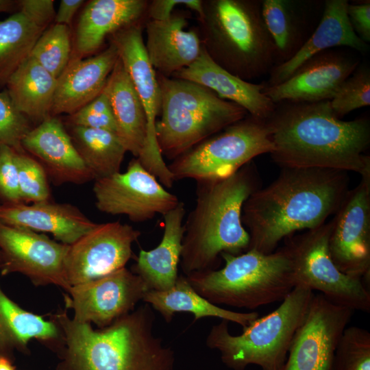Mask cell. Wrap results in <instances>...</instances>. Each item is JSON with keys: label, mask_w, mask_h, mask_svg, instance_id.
<instances>
[{"label": "cell", "mask_w": 370, "mask_h": 370, "mask_svg": "<svg viewBox=\"0 0 370 370\" xmlns=\"http://www.w3.org/2000/svg\"><path fill=\"white\" fill-rule=\"evenodd\" d=\"M274 149L272 160L282 168H319L361 176L370 175L367 117L343 121L330 101L275 103L265 120Z\"/></svg>", "instance_id": "6da1fadb"}, {"label": "cell", "mask_w": 370, "mask_h": 370, "mask_svg": "<svg viewBox=\"0 0 370 370\" xmlns=\"http://www.w3.org/2000/svg\"><path fill=\"white\" fill-rule=\"evenodd\" d=\"M348 184L345 171L282 168L273 182L244 203L241 218L249 235L248 249L270 254L295 232L322 225L339 208Z\"/></svg>", "instance_id": "7a4b0ae2"}, {"label": "cell", "mask_w": 370, "mask_h": 370, "mask_svg": "<svg viewBox=\"0 0 370 370\" xmlns=\"http://www.w3.org/2000/svg\"><path fill=\"white\" fill-rule=\"evenodd\" d=\"M51 319L63 336L56 370H175L174 351L154 334L155 314L148 304L99 330L64 310Z\"/></svg>", "instance_id": "3957f363"}, {"label": "cell", "mask_w": 370, "mask_h": 370, "mask_svg": "<svg viewBox=\"0 0 370 370\" xmlns=\"http://www.w3.org/2000/svg\"><path fill=\"white\" fill-rule=\"evenodd\" d=\"M259 180L250 162L227 177L196 181L195 204L183 224L180 265L185 275L217 269L222 253L239 255L248 249L242 210L260 188Z\"/></svg>", "instance_id": "277c9868"}, {"label": "cell", "mask_w": 370, "mask_h": 370, "mask_svg": "<svg viewBox=\"0 0 370 370\" xmlns=\"http://www.w3.org/2000/svg\"><path fill=\"white\" fill-rule=\"evenodd\" d=\"M201 44L221 67L247 82L270 72L275 48L254 0H205L198 18Z\"/></svg>", "instance_id": "5b68a950"}, {"label": "cell", "mask_w": 370, "mask_h": 370, "mask_svg": "<svg viewBox=\"0 0 370 370\" xmlns=\"http://www.w3.org/2000/svg\"><path fill=\"white\" fill-rule=\"evenodd\" d=\"M221 256L223 268L185 275L198 294L215 305L253 310L282 301L296 286L286 245L270 254L249 249Z\"/></svg>", "instance_id": "8992f818"}, {"label": "cell", "mask_w": 370, "mask_h": 370, "mask_svg": "<svg viewBox=\"0 0 370 370\" xmlns=\"http://www.w3.org/2000/svg\"><path fill=\"white\" fill-rule=\"evenodd\" d=\"M160 118L156 125L160 153L174 160L199 143L248 115L197 83L158 74Z\"/></svg>", "instance_id": "52a82bcc"}, {"label": "cell", "mask_w": 370, "mask_h": 370, "mask_svg": "<svg viewBox=\"0 0 370 370\" xmlns=\"http://www.w3.org/2000/svg\"><path fill=\"white\" fill-rule=\"evenodd\" d=\"M314 295L309 288L297 285L275 310L256 319L240 335L230 333L225 320L213 325L206 344L219 351L222 362L231 369L255 365L262 370H280Z\"/></svg>", "instance_id": "ba28073f"}, {"label": "cell", "mask_w": 370, "mask_h": 370, "mask_svg": "<svg viewBox=\"0 0 370 370\" xmlns=\"http://www.w3.org/2000/svg\"><path fill=\"white\" fill-rule=\"evenodd\" d=\"M274 149L265 120L247 115L206 138L167 165L175 181L227 177Z\"/></svg>", "instance_id": "9c48e42d"}, {"label": "cell", "mask_w": 370, "mask_h": 370, "mask_svg": "<svg viewBox=\"0 0 370 370\" xmlns=\"http://www.w3.org/2000/svg\"><path fill=\"white\" fill-rule=\"evenodd\" d=\"M330 221L288 241L297 285L319 291L326 299L353 310L370 312V291L366 282L342 273L328 248Z\"/></svg>", "instance_id": "30bf717a"}, {"label": "cell", "mask_w": 370, "mask_h": 370, "mask_svg": "<svg viewBox=\"0 0 370 370\" xmlns=\"http://www.w3.org/2000/svg\"><path fill=\"white\" fill-rule=\"evenodd\" d=\"M110 42L117 50L119 58L130 77L146 115V142L137 158L163 186L171 188L175 180L160 153L156 134L160 111V90L157 73L145 51L140 25L136 23L119 30L110 36Z\"/></svg>", "instance_id": "8fae6325"}, {"label": "cell", "mask_w": 370, "mask_h": 370, "mask_svg": "<svg viewBox=\"0 0 370 370\" xmlns=\"http://www.w3.org/2000/svg\"><path fill=\"white\" fill-rule=\"evenodd\" d=\"M93 193L99 211L124 214L136 223L152 219L157 214L164 215L180 202L137 158L130 162L125 172L96 180Z\"/></svg>", "instance_id": "7c38bea8"}, {"label": "cell", "mask_w": 370, "mask_h": 370, "mask_svg": "<svg viewBox=\"0 0 370 370\" xmlns=\"http://www.w3.org/2000/svg\"><path fill=\"white\" fill-rule=\"evenodd\" d=\"M330 221L328 248L343 273L370 281V175L349 190Z\"/></svg>", "instance_id": "4fadbf2b"}, {"label": "cell", "mask_w": 370, "mask_h": 370, "mask_svg": "<svg viewBox=\"0 0 370 370\" xmlns=\"http://www.w3.org/2000/svg\"><path fill=\"white\" fill-rule=\"evenodd\" d=\"M69 246L0 221L1 273H18L35 286L53 284L67 291L71 286L65 278L64 259Z\"/></svg>", "instance_id": "5bb4252c"}, {"label": "cell", "mask_w": 370, "mask_h": 370, "mask_svg": "<svg viewBox=\"0 0 370 370\" xmlns=\"http://www.w3.org/2000/svg\"><path fill=\"white\" fill-rule=\"evenodd\" d=\"M140 234L119 221L97 223L69 246L64 259L69 285L86 283L125 267L132 256V245Z\"/></svg>", "instance_id": "9a60e30c"}, {"label": "cell", "mask_w": 370, "mask_h": 370, "mask_svg": "<svg viewBox=\"0 0 370 370\" xmlns=\"http://www.w3.org/2000/svg\"><path fill=\"white\" fill-rule=\"evenodd\" d=\"M354 312L314 295L280 370H333L338 342Z\"/></svg>", "instance_id": "2e32d148"}, {"label": "cell", "mask_w": 370, "mask_h": 370, "mask_svg": "<svg viewBox=\"0 0 370 370\" xmlns=\"http://www.w3.org/2000/svg\"><path fill=\"white\" fill-rule=\"evenodd\" d=\"M136 273L123 267L90 282L72 286L64 296L73 319L104 328L134 310L149 291Z\"/></svg>", "instance_id": "e0dca14e"}, {"label": "cell", "mask_w": 370, "mask_h": 370, "mask_svg": "<svg viewBox=\"0 0 370 370\" xmlns=\"http://www.w3.org/2000/svg\"><path fill=\"white\" fill-rule=\"evenodd\" d=\"M358 66L356 58L329 49L306 61L284 82L264 86L263 91L274 103L330 101Z\"/></svg>", "instance_id": "ac0fdd59"}, {"label": "cell", "mask_w": 370, "mask_h": 370, "mask_svg": "<svg viewBox=\"0 0 370 370\" xmlns=\"http://www.w3.org/2000/svg\"><path fill=\"white\" fill-rule=\"evenodd\" d=\"M22 146L56 185L82 184L95 180L62 123L55 117L49 116L32 129L23 139Z\"/></svg>", "instance_id": "d6986e66"}, {"label": "cell", "mask_w": 370, "mask_h": 370, "mask_svg": "<svg viewBox=\"0 0 370 370\" xmlns=\"http://www.w3.org/2000/svg\"><path fill=\"white\" fill-rule=\"evenodd\" d=\"M186 12H173L163 21L149 20L146 24L145 48L158 74L172 77L200 56L202 44L198 29H187Z\"/></svg>", "instance_id": "ffe728a7"}, {"label": "cell", "mask_w": 370, "mask_h": 370, "mask_svg": "<svg viewBox=\"0 0 370 370\" xmlns=\"http://www.w3.org/2000/svg\"><path fill=\"white\" fill-rule=\"evenodd\" d=\"M119 56L115 46L86 59L72 57L57 78L51 112L70 115L87 105L103 91Z\"/></svg>", "instance_id": "44dd1931"}, {"label": "cell", "mask_w": 370, "mask_h": 370, "mask_svg": "<svg viewBox=\"0 0 370 370\" xmlns=\"http://www.w3.org/2000/svg\"><path fill=\"white\" fill-rule=\"evenodd\" d=\"M347 0H327L320 22L312 34L287 61L274 65L265 86H272L286 80L306 61L317 54L336 47H348L366 52L368 45L353 30L347 14Z\"/></svg>", "instance_id": "7402d4cb"}, {"label": "cell", "mask_w": 370, "mask_h": 370, "mask_svg": "<svg viewBox=\"0 0 370 370\" xmlns=\"http://www.w3.org/2000/svg\"><path fill=\"white\" fill-rule=\"evenodd\" d=\"M0 221L34 232L49 233L58 242L71 245L97 225L70 204L43 201L3 203Z\"/></svg>", "instance_id": "603a6c76"}, {"label": "cell", "mask_w": 370, "mask_h": 370, "mask_svg": "<svg viewBox=\"0 0 370 370\" xmlns=\"http://www.w3.org/2000/svg\"><path fill=\"white\" fill-rule=\"evenodd\" d=\"M172 77L201 84L258 119L267 120L275 107L264 94V84H254L227 71L210 58L204 47L194 62Z\"/></svg>", "instance_id": "cb8c5ba5"}, {"label": "cell", "mask_w": 370, "mask_h": 370, "mask_svg": "<svg viewBox=\"0 0 370 370\" xmlns=\"http://www.w3.org/2000/svg\"><path fill=\"white\" fill-rule=\"evenodd\" d=\"M148 1L92 0L82 12L77 27L75 56L82 58L98 50L108 36L138 23Z\"/></svg>", "instance_id": "d4e9b609"}, {"label": "cell", "mask_w": 370, "mask_h": 370, "mask_svg": "<svg viewBox=\"0 0 370 370\" xmlns=\"http://www.w3.org/2000/svg\"><path fill=\"white\" fill-rule=\"evenodd\" d=\"M183 202L164 214V233L159 245L153 249H140L132 271L144 281L149 291H166L175 284L180 262L184 236Z\"/></svg>", "instance_id": "484cf974"}, {"label": "cell", "mask_w": 370, "mask_h": 370, "mask_svg": "<svg viewBox=\"0 0 370 370\" xmlns=\"http://www.w3.org/2000/svg\"><path fill=\"white\" fill-rule=\"evenodd\" d=\"M34 339L58 352L63 344L62 331L54 321L23 309L0 287V356L12 358L15 351L25 353Z\"/></svg>", "instance_id": "4316f807"}, {"label": "cell", "mask_w": 370, "mask_h": 370, "mask_svg": "<svg viewBox=\"0 0 370 370\" xmlns=\"http://www.w3.org/2000/svg\"><path fill=\"white\" fill-rule=\"evenodd\" d=\"M104 89L116 125V136L127 151L138 158L146 142L147 123L143 104L119 58Z\"/></svg>", "instance_id": "83f0119b"}, {"label": "cell", "mask_w": 370, "mask_h": 370, "mask_svg": "<svg viewBox=\"0 0 370 370\" xmlns=\"http://www.w3.org/2000/svg\"><path fill=\"white\" fill-rule=\"evenodd\" d=\"M143 301L167 323L177 312H190L194 315L193 322L205 317H217L238 323L243 328L259 316L255 312H237L210 302L194 290L183 275H179L174 286L168 290L147 291Z\"/></svg>", "instance_id": "f1b7e54d"}, {"label": "cell", "mask_w": 370, "mask_h": 370, "mask_svg": "<svg viewBox=\"0 0 370 370\" xmlns=\"http://www.w3.org/2000/svg\"><path fill=\"white\" fill-rule=\"evenodd\" d=\"M6 84L13 103L26 117L40 123L50 116L57 78L33 58H27Z\"/></svg>", "instance_id": "f546056e"}, {"label": "cell", "mask_w": 370, "mask_h": 370, "mask_svg": "<svg viewBox=\"0 0 370 370\" xmlns=\"http://www.w3.org/2000/svg\"><path fill=\"white\" fill-rule=\"evenodd\" d=\"M72 142L95 180L120 172L126 149L116 134L71 125Z\"/></svg>", "instance_id": "4dcf8cb0"}, {"label": "cell", "mask_w": 370, "mask_h": 370, "mask_svg": "<svg viewBox=\"0 0 370 370\" xmlns=\"http://www.w3.org/2000/svg\"><path fill=\"white\" fill-rule=\"evenodd\" d=\"M295 8L292 1H261V14L274 45L277 64L289 60L305 42L303 18Z\"/></svg>", "instance_id": "1f68e13d"}, {"label": "cell", "mask_w": 370, "mask_h": 370, "mask_svg": "<svg viewBox=\"0 0 370 370\" xmlns=\"http://www.w3.org/2000/svg\"><path fill=\"white\" fill-rule=\"evenodd\" d=\"M46 29L21 11L0 21V84L30 56L36 41Z\"/></svg>", "instance_id": "d6a6232c"}, {"label": "cell", "mask_w": 370, "mask_h": 370, "mask_svg": "<svg viewBox=\"0 0 370 370\" xmlns=\"http://www.w3.org/2000/svg\"><path fill=\"white\" fill-rule=\"evenodd\" d=\"M70 54L71 40L68 26L56 23L39 37L30 56L58 78L67 66Z\"/></svg>", "instance_id": "836d02e7"}, {"label": "cell", "mask_w": 370, "mask_h": 370, "mask_svg": "<svg viewBox=\"0 0 370 370\" xmlns=\"http://www.w3.org/2000/svg\"><path fill=\"white\" fill-rule=\"evenodd\" d=\"M333 370H370V332L367 330L345 328L335 350Z\"/></svg>", "instance_id": "e575fe53"}, {"label": "cell", "mask_w": 370, "mask_h": 370, "mask_svg": "<svg viewBox=\"0 0 370 370\" xmlns=\"http://www.w3.org/2000/svg\"><path fill=\"white\" fill-rule=\"evenodd\" d=\"M335 114L341 119L354 110L370 105V69L358 66L330 101Z\"/></svg>", "instance_id": "d590c367"}, {"label": "cell", "mask_w": 370, "mask_h": 370, "mask_svg": "<svg viewBox=\"0 0 370 370\" xmlns=\"http://www.w3.org/2000/svg\"><path fill=\"white\" fill-rule=\"evenodd\" d=\"M18 186L23 203L49 201L47 175L42 166L26 153L16 152Z\"/></svg>", "instance_id": "8d00e7d4"}, {"label": "cell", "mask_w": 370, "mask_h": 370, "mask_svg": "<svg viewBox=\"0 0 370 370\" xmlns=\"http://www.w3.org/2000/svg\"><path fill=\"white\" fill-rule=\"evenodd\" d=\"M31 130L27 118L17 109L8 91L0 92V145L26 153L22 140Z\"/></svg>", "instance_id": "74e56055"}, {"label": "cell", "mask_w": 370, "mask_h": 370, "mask_svg": "<svg viewBox=\"0 0 370 370\" xmlns=\"http://www.w3.org/2000/svg\"><path fill=\"white\" fill-rule=\"evenodd\" d=\"M69 123L73 126L103 130L116 134V125L105 89L92 101L71 114Z\"/></svg>", "instance_id": "f35d334b"}, {"label": "cell", "mask_w": 370, "mask_h": 370, "mask_svg": "<svg viewBox=\"0 0 370 370\" xmlns=\"http://www.w3.org/2000/svg\"><path fill=\"white\" fill-rule=\"evenodd\" d=\"M15 155L12 148L0 145V196L4 203L22 202Z\"/></svg>", "instance_id": "ab89813d"}, {"label": "cell", "mask_w": 370, "mask_h": 370, "mask_svg": "<svg viewBox=\"0 0 370 370\" xmlns=\"http://www.w3.org/2000/svg\"><path fill=\"white\" fill-rule=\"evenodd\" d=\"M177 5L194 11L198 18L203 15V1L201 0H153L148 2L146 14L150 20L163 21L171 16Z\"/></svg>", "instance_id": "60d3db41"}, {"label": "cell", "mask_w": 370, "mask_h": 370, "mask_svg": "<svg viewBox=\"0 0 370 370\" xmlns=\"http://www.w3.org/2000/svg\"><path fill=\"white\" fill-rule=\"evenodd\" d=\"M19 4L20 11L41 27L46 29L55 18L54 1L22 0Z\"/></svg>", "instance_id": "b9f144b4"}, {"label": "cell", "mask_w": 370, "mask_h": 370, "mask_svg": "<svg viewBox=\"0 0 370 370\" xmlns=\"http://www.w3.org/2000/svg\"><path fill=\"white\" fill-rule=\"evenodd\" d=\"M347 14L350 25L363 42H370V1L348 3Z\"/></svg>", "instance_id": "7bdbcfd3"}, {"label": "cell", "mask_w": 370, "mask_h": 370, "mask_svg": "<svg viewBox=\"0 0 370 370\" xmlns=\"http://www.w3.org/2000/svg\"><path fill=\"white\" fill-rule=\"evenodd\" d=\"M83 3L82 0H62L54 18L56 23L66 26L69 25L75 14Z\"/></svg>", "instance_id": "ee69618b"}, {"label": "cell", "mask_w": 370, "mask_h": 370, "mask_svg": "<svg viewBox=\"0 0 370 370\" xmlns=\"http://www.w3.org/2000/svg\"><path fill=\"white\" fill-rule=\"evenodd\" d=\"M14 3L12 1L0 0V12L10 10Z\"/></svg>", "instance_id": "f6af8a7d"}]
</instances>
